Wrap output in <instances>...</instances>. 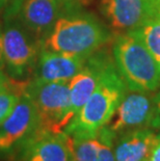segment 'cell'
<instances>
[{"instance_id":"obj_3","label":"cell","mask_w":160,"mask_h":161,"mask_svg":"<svg viewBox=\"0 0 160 161\" xmlns=\"http://www.w3.org/2000/svg\"><path fill=\"white\" fill-rule=\"evenodd\" d=\"M108 39L107 32L90 17H63L44 41V49L87 59Z\"/></svg>"},{"instance_id":"obj_4","label":"cell","mask_w":160,"mask_h":161,"mask_svg":"<svg viewBox=\"0 0 160 161\" xmlns=\"http://www.w3.org/2000/svg\"><path fill=\"white\" fill-rule=\"evenodd\" d=\"M42 44L16 17H8L0 26V70L16 80L36 70Z\"/></svg>"},{"instance_id":"obj_13","label":"cell","mask_w":160,"mask_h":161,"mask_svg":"<svg viewBox=\"0 0 160 161\" xmlns=\"http://www.w3.org/2000/svg\"><path fill=\"white\" fill-rule=\"evenodd\" d=\"M25 147V161H72L68 135L63 132H40Z\"/></svg>"},{"instance_id":"obj_17","label":"cell","mask_w":160,"mask_h":161,"mask_svg":"<svg viewBox=\"0 0 160 161\" xmlns=\"http://www.w3.org/2000/svg\"><path fill=\"white\" fill-rule=\"evenodd\" d=\"M97 137L100 142L97 161H115L114 142L118 135L112 132L107 126H105L97 133Z\"/></svg>"},{"instance_id":"obj_18","label":"cell","mask_w":160,"mask_h":161,"mask_svg":"<svg viewBox=\"0 0 160 161\" xmlns=\"http://www.w3.org/2000/svg\"><path fill=\"white\" fill-rule=\"evenodd\" d=\"M26 81L14 79V78H11L9 76H8V75L4 74L1 70H0V91L6 90V88L19 87L24 84Z\"/></svg>"},{"instance_id":"obj_7","label":"cell","mask_w":160,"mask_h":161,"mask_svg":"<svg viewBox=\"0 0 160 161\" xmlns=\"http://www.w3.org/2000/svg\"><path fill=\"white\" fill-rule=\"evenodd\" d=\"M39 133V119L31 99L24 92L13 112L0 126V153L8 154L25 146Z\"/></svg>"},{"instance_id":"obj_19","label":"cell","mask_w":160,"mask_h":161,"mask_svg":"<svg viewBox=\"0 0 160 161\" xmlns=\"http://www.w3.org/2000/svg\"><path fill=\"white\" fill-rule=\"evenodd\" d=\"M22 1L23 0H9L8 8L5 13V18H8V17H16Z\"/></svg>"},{"instance_id":"obj_2","label":"cell","mask_w":160,"mask_h":161,"mask_svg":"<svg viewBox=\"0 0 160 161\" xmlns=\"http://www.w3.org/2000/svg\"><path fill=\"white\" fill-rule=\"evenodd\" d=\"M112 53L129 91L154 92L160 87V66L134 29L117 36Z\"/></svg>"},{"instance_id":"obj_10","label":"cell","mask_w":160,"mask_h":161,"mask_svg":"<svg viewBox=\"0 0 160 161\" xmlns=\"http://www.w3.org/2000/svg\"><path fill=\"white\" fill-rule=\"evenodd\" d=\"M110 59L102 53L91 55L82 69L69 81L71 110L74 118L96 90L102 72Z\"/></svg>"},{"instance_id":"obj_22","label":"cell","mask_w":160,"mask_h":161,"mask_svg":"<svg viewBox=\"0 0 160 161\" xmlns=\"http://www.w3.org/2000/svg\"><path fill=\"white\" fill-rule=\"evenodd\" d=\"M154 100H155V103L156 106H157V110H158V114H160V90L159 92L154 96Z\"/></svg>"},{"instance_id":"obj_6","label":"cell","mask_w":160,"mask_h":161,"mask_svg":"<svg viewBox=\"0 0 160 161\" xmlns=\"http://www.w3.org/2000/svg\"><path fill=\"white\" fill-rule=\"evenodd\" d=\"M154 96H151V92L127 91L106 126L117 135L130 130L152 127L154 119L159 115Z\"/></svg>"},{"instance_id":"obj_5","label":"cell","mask_w":160,"mask_h":161,"mask_svg":"<svg viewBox=\"0 0 160 161\" xmlns=\"http://www.w3.org/2000/svg\"><path fill=\"white\" fill-rule=\"evenodd\" d=\"M25 92L31 99L39 119V132L63 133L74 114L71 110L68 82L29 80Z\"/></svg>"},{"instance_id":"obj_14","label":"cell","mask_w":160,"mask_h":161,"mask_svg":"<svg viewBox=\"0 0 160 161\" xmlns=\"http://www.w3.org/2000/svg\"><path fill=\"white\" fill-rule=\"evenodd\" d=\"M68 145L72 156V161L98 160L100 142L97 135L94 137H73L68 135Z\"/></svg>"},{"instance_id":"obj_9","label":"cell","mask_w":160,"mask_h":161,"mask_svg":"<svg viewBox=\"0 0 160 161\" xmlns=\"http://www.w3.org/2000/svg\"><path fill=\"white\" fill-rule=\"evenodd\" d=\"M58 0H23L17 18L42 44L58 20Z\"/></svg>"},{"instance_id":"obj_12","label":"cell","mask_w":160,"mask_h":161,"mask_svg":"<svg viewBox=\"0 0 160 161\" xmlns=\"http://www.w3.org/2000/svg\"><path fill=\"white\" fill-rule=\"evenodd\" d=\"M158 133L151 128H139L122 133L114 142L115 161H148Z\"/></svg>"},{"instance_id":"obj_21","label":"cell","mask_w":160,"mask_h":161,"mask_svg":"<svg viewBox=\"0 0 160 161\" xmlns=\"http://www.w3.org/2000/svg\"><path fill=\"white\" fill-rule=\"evenodd\" d=\"M152 128H156V129H158V134L160 135V114L154 119V122H153V124H152Z\"/></svg>"},{"instance_id":"obj_1","label":"cell","mask_w":160,"mask_h":161,"mask_svg":"<svg viewBox=\"0 0 160 161\" xmlns=\"http://www.w3.org/2000/svg\"><path fill=\"white\" fill-rule=\"evenodd\" d=\"M123 78L111 59L104 68L96 90L63 133L73 137H94L106 126L127 92Z\"/></svg>"},{"instance_id":"obj_8","label":"cell","mask_w":160,"mask_h":161,"mask_svg":"<svg viewBox=\"0 0 160 161\" xmlns=\"http://www.w3.org/2000/svg\"><path fill=\"white\" fill-rule=\"evenodd\" d=\"M102 12L118 30L141 27L160 14V0H103Z\"/></svg>"},{"instance_id":"obj_11","label":"cell","mask_w":160,"mask_h":161,"mask_svg":"<svg viewBox=\"0 0 160 161\" xmlns=\"http://www.w3.org/2000/svg\"><path fill=\"white\" fill-rule=\"evenodd\" d=\"M86 59L41 48L33 79L43 82H68L83 68Z\"/></svg>"},{"instance_id":"obj_15","label":"cell","mask_w":160,"mask_h":161,"mask_svg":"<svg viewBox=\"0 0 160 161\" xmlns=\"http://www.w3.org/2000/svg\"><path fill=\"white\" fill-rule=\"evenodd\" d=\"M134 30L160 66V14Z\"/></svg>"},{"instance_id":"obj_23","label":"cell","mask_w":160,"mask_h":161,"mask_svg":"<svg viewBox=\"0 0 160 161\" xmlns=\"http://www.w3.org/2000/svg\"><path fill=\"white\" fill-rule=\"evenodd\" d=\"M8 1L9 0H0V11H2L8 4Z\"/></svg>"},{"instance_id":"obj_16","label":"cell","mask_w":160,"mask_h":161,"mask_svg":"<svg viewBox=\"0 0 160 161\" xmlns=\"http://www.w3.org/2000/svg\"><path fill=\"white\" fill-rule=\"evenodd\" d=\"M28 81L29 80H27L24 84L19 87L0 91V126L11 115L20 97L24 94Z\"/></svg>"},{"instance_id":"obj_20","label":"cell","mask_w":160,"mask_h":161,"mask_svg":"<svg viewBox=\"0 0 160 161\" xmlns=\"http://www.w3.org/2000/svg\"><path fill=\"white\" fill-rule=\"evenodd\" d=\"M148 161H160V135L158 134V138L156 140L154 147L152 149L151 155Z\"/></svg>"}]
</instances>
